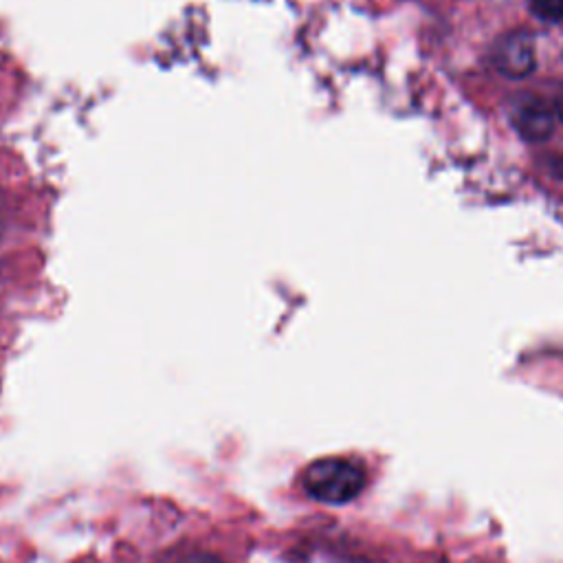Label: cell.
I'll return each mask as SVG.
<instances>
[{"instance_id": "5", "label": "cell", "mask_w": 563, "mask_h": 563, "mask_svg": "<svg viewBox=\"0 0 563 563\" xmlns=\"http://www.w3.org/2000/svg\"><path fill=\"white\" fill-rule=\"evenodd\" d=\"M185 563H220V561L213 559V556H207V554H198V556H194V559H187Z\"/></svg>"}, {"instance_id": "4", "label": "cell", "mask_w": 563, "mask_h": 563, "mask_svg": "<svg viewBox=\"0 0 563 563\" xmlns=\"http://www.w3.org/2000/svg\"><path fill=\"white\" fill-rule=\"evenodd\" d=\"M530 7L541 20H563V0H530Z\"/></svg>"}, {"instance_id": "6", "label": "cell", "mask_w": 563, "mask_h": 563, "mask_svg": "<svg viewBox=\"0 0 563 563\" xmlns=\"http://www.w3.org/2000/svg\"><path fill=\"white\" fill-rule=\"evenodd\" d=\"M556 117L563 121V97H561L559 103H556Z\"/></svg>"}, {"instance_id": "2", "label": "cell", "mask_w": 563, "mask_h": 563, "mask_svg": "<svg viewBox=\"0 0 563 563\" xmlns=\"http://www.w3.org/2000/svg\"><path fill=\"white\" fill-rule=\"evenodd\" d=\"M493 64L508 79L528 77L537 66L534 37L523 29L501 35L493 48Z\"/></svg>"}, {"instance_id": "1", "label": "cell", "mask_w": 563, "mask_h": 563, "mask_svg": "<svg viewBox=\"0 0 563 563\" xmlns=\"http://www.w3.org/2000/svg\"><path fill=\"white\" fill-rule=\"evenodd\" d=\"M303 490L321 504H347L365 486V471L345 457H319L301 475Z\"/></svg>"}, {"instance_id": "3", "label": "cell", "mask_w": 563, "mask_h": 563, "mask_svg": "<svg viewBox=\"0 0 563 563\" xmlns=\"http://www.w3.org/2000/svg\"><path fill=\"white\" fill-rule=\"evenodd\" d=\"M510 119L515 130L528 141H543L552 134V128H554V112L534 97L521 99L512 108Z\"/></svg>"}]
</instances>
